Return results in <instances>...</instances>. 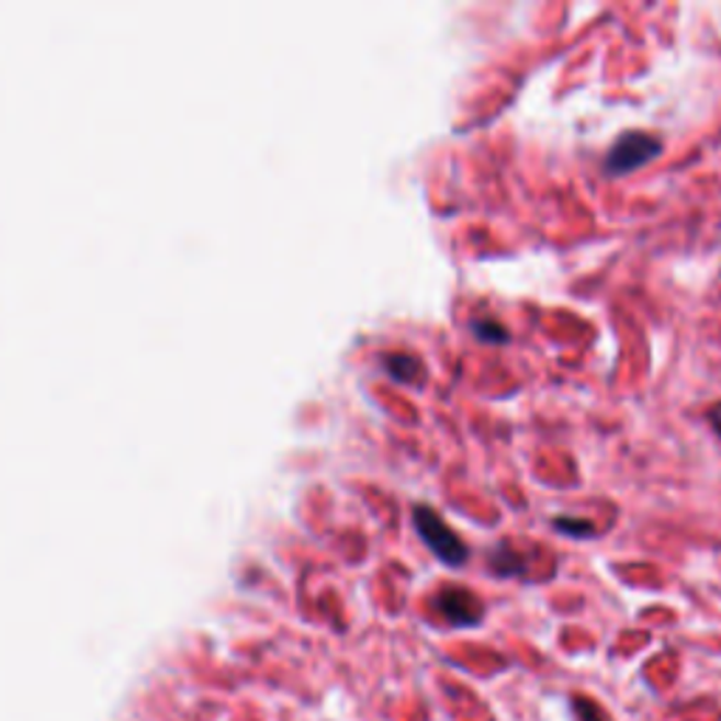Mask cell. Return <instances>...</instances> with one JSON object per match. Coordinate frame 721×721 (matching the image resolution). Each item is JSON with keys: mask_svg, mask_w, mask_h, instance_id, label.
<instances>
[{"mask_svg": "<svg viewBox=\"0 0 721 721\" xmlns=\"http://www.w3.org/2000/svg\"><path fill=\"white\" fill-rule=\"evenodd\" d=\"M415 530L420 533V539L426 541L431 553L449 566H462L469 561V547L460 536L449 527V521L442 519L437 510H431L429 505H417L415 507Z\"/></svg>", "mask_w": 721, "mask_h": 721, "instance_id": "1", "label": "cell"}, {"mask_svg": "<svg viewBox=\"0 0 721 721\" xmlns=\"http://www.w3.org/2000/svg\"><path fill=\"white\" fill-rule=\"evenodd\" d=\"M663 153V142L651 133L631 131L620 136L618 142L611 144V150L604 158V172L606 176H629L643 164L654 161Z\"/></svg>", "mask_w": 721, "mask_h": 721, "instance_id": "2", "label": "cell"}, {"mask_svg": "<svg viewBox=\"0 0 721 721\" xmlns=\"http://www.w3.org/2000/svg\"><path fill=\"white\" fill-rule=\"evenodd\" d=\"M435 609L440 611L446 623L460 626V629L480 626L482 615H485L482 600L471 589H462V586H442L435 595Z\"/></svg>", "mask_w": 721, "mask_h": 721, "instance_id": "3", "label": "cell"}, {"mask_svg": "<svg viewBox=\"0 0 721 721\" xmlns=\"http://www.w3.org/2000/svg\"><path fill=\"white\" fill-rule=\"evenodd\" d=\"M384 370L395 378L397 384H412L420 375V361L406 352H390V356H384Z\"/></svg>", "mask_w": 721, "mask_h": 721, "instance_id": "4", "label": "cell"}, {"mask_svg": "<svg viewBox=\"0 0 721 721\" xmlns=\"http://www.w3.org/2000/svg\"><path fill=\"white\" fill-rule=\"evenodd\" d=\"M491 566H494L496 575H519V572H525V561L507 544H499L494 553H491Z\"/></svg>", "mask_w": 721, "mask_h": 721, "instance_id": "5", "label": "cell"}, {"mask_svg": "<svg viewBox=\"0 0 721 721\" xmlns=\"http://www.w3.org/2000/svg\"><path fill=\"white\" fill-rule=\"evenodd\" d=\"M555 530L564 536H578V539H586V536L595 533V525H592V521L570 519V516H559V519H555Z\"/></svg>", "mask_w": 721, "mask_h": 721, "instance_id": "6", "label": "cell"}, {"mask_svg": "<svg viewBox=\"0 0 721 721\" xmlns=\"http://www.w3.org/2000/svg\"><path fill=\"white\" fill-rule=\"evenodd\" d=\"M471 330L476 333V338H482V341H491V345H502V341H507L505 327L496 325V322H491V319L474 322V325H471Z\"/></svg>", "mask_w": 721, "mask_h": 721, "instance_id": "7", "label": "cell"}, {"mask_svg": "<svg viewBox=\"0 0 721 721\" xmlns=\"http://www.w3.org/2000/svg\"><path fill=\"white\" fill-rule=\"evenodd\" d=\"M572 708H578L581 721H600V708H595L586 699H572Z\"/></svg>", "mask_w": 721, "mask_h": 721, "instance_id": "8", "label": "cell"}, {"mask_svg": "<svg viewBox=\"0 0 721 721\" xmlns=\"http://www.w3.org/2000/svg\"><path fill=\"white\" fill-rule=\"evenodd\" d=\"M710 423H713V429L721 435V401L716 403L713 409H710Z\"/></svg>", "mask_w": 721, "mask_h": 721, "instance_id": "9", "label": "cell"}]
</instances>
